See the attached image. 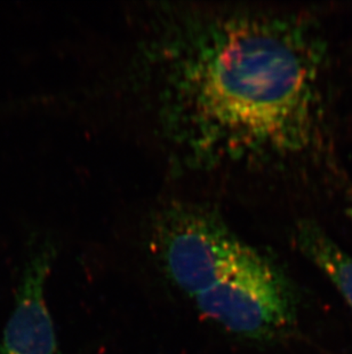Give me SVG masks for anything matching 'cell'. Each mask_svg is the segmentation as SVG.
<instances>
[{
  "mask_svg": "<svg viewBox=\"0 0 352 354\" xmlns=\"http://www.w3.org/2000/svg\"><path fill=\"white\" fill-rule=\"evenodd\" d=\"M142 19L130 82L176 170L249 177L309 147L322 52L302 17L167 3Z\"/></svg>",
  "mask_w": 352,
  "mask_h": 354,
  "instance_id": "1",
  "label": "cell"
},
{
  "mask_svg": "<svg viewBox=\"0 0 352 354\" xmlns=\"http://www.w3.org/2000/svg\"><path fill=\"white\" fill-rule=\"evenodd\" d=\"M193 299L206 319L252 341L284 337L297 319L289 277L273 258L249 243L222 279Z\"/></svg>",
  "mask_w": 352,
  "mask_h": 354,
  "instance_id": "2",
  "label": "cell"
},
{
  "mask_svg": "<svg viewBox=\"0 0 352 354\" xmlns=\"http://www.w3.org/2000/svg\"><path fill=\"white\" fill-rule=\"evenodd\" d=\"M150 237L165 274L193 298L222 279L248 244L213 207L186 201L160 207Z\"/></svg>",
  "mask_w": 352,
  "mask_h": 354,
  "instance_id": "3",
  "label": "cell"
},
{
  "mask_svg": "<svg viewBox=\"0 0 352 354\" xmlns=\"http://www.w3.org/2000/svg\"><path fill=\"white\" fill-rule=\"evenodd\" d=\"M57 256L48 239L37 241L24 264L13 312L0 339V354H61L45 284Z\"/></svg>",
  "mask_w": 352,
  "mask_h": 354,
  "instance_id": "4",
  "label": "cell"
},
{
  "mask_svg": "<svg viewBox=\"0 0 352 354\" xmlns=\"http://www.w3.org/2000/svg\"><path fill=\"white\" fill-rule=\"evenodd\" d=\"M296 247L322 272L352 312V256L313 221L295 228Z\"/></svg>",
  "mask_w": 352,
  "mask_h": 354,
  "instance_id": "5",
  "label": "cell"
}]
</instances>
